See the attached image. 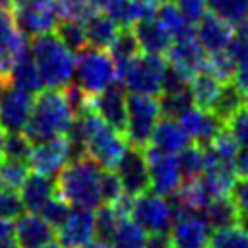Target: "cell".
Returning a JSON list of instances; mask_svg holds the SVG:
<instances>
[{"label": "cell", "instance_id": "6da1fadb", "mask_svg": "<svg viewBox=\"0 0 248 248\" xmlns=\"http://www.w3.org/2000/svg\"><path fill=\"white\" fill-rule=\"evenodd\" d=\"M103 167L89 155L70 159L56 174V194L72 207L97 209L101 200Z\"/></svg>", "mask_w": 248, "mask_h": 248}, {"label": "cell", "instance_id": "7a4b0ae2", "mask_svg": "<svg viewBox=\"0 0 248 248\" xmlns=\"http://www.w3.org/2000/svg\"><path fill=\"white\" fill-rule=\"evenodd\" d=\"M74 122L62 89H43L35 93L31 114L23 128V134L31 143H39L56 136H66Z\"/></svg>", "mask_w": 248, "mask_h": 248}, {"label": "cell", "instance_id": "3957f363", "mask_svg": "<svg viewBox=\"0 0 248 248\" xmlns=\"http://www.w3.org/2000/svg\"><path fill=\"white\" fill-rule=\"evenodd\" d=\"M29 50L45 89H62L72 81L76 56L68 46H64L56 33H43L33 37Z\"/></svg>", "mask_w": 248, "mask_h": 248}, {"label": "cell", "instance_id": "277c9868", "mask_svg": "<svg viewBox=\"0 0 248 248\" xmlns=\"http://www.w3.org/2000/svg\"><path fill=\"white\" fill-rule=\"evenodd\" d=\"M167 60L161 54H138L122 68L116 70V79L130 93L157 97L161 95L163 76H165Z\"/></svg>", "mask_w": 248, "mask_h": 248}, {"label": "cell", "instance_id": "5b68a950", "mask_svg": "<svg viewBox=\"0 0 248 248\" xmlns=\"http://www.w3.org/2000/svg\"><path fill=\"white\" fill-rule=\"evenodd\" d=\"M76 68H74V78L76 83L87 93V95H97L110 83L118 81L116 79V66L110 58V54L105 48H95V46H85L83 50L76 52Z\"/></svg>", "mask_w": 248, "mask_h": 248}, {"label": "cell", "instance_id": "8992f818", "mask_svg": "<svg viewBox=\"0 0 248 248\" xmlns=\"http://www.w3.org/2000/svg\"><path fill=\"white\" fill-rule=\"evenodd\" d=\"M161 118L159 101L149 95L130 93L126 95V128L124 138L130 147H145L153 134L157 120Z\"/></svg>", "mask_w": 248, "mask_h": 248}, {"label": "cell", "instance_id": "52a82bcc", "mask_svg": "<svg viewBox=\"0 0 248 248\" xmlns=\"http://www.w3.org/2000/svg\"><path fill=\"white\" fill-rule=\"evenodd\" d=\"M16 27L27 39L43 33H52L60 14L56 0H17L12 4Z\"/></svg>", "mask_w": 248, "mask_h": 248}, {"label": "cell", "instance_id": "ba28073f", "mask_svg": "<svg viewBox=\"0 0 248 248\" xmlns=\"http://www.w3.org/2000/svg\"><path fill=\"white\" fill-rule=\"evenodd\" d=\"M130 219H134L145 232H169L174 221L172 202L155 192H141L134 196Z\"/></svg>", "mask_w": 248, "mask_h": 248}, {"label": "cell", "instance_id": "9c48e42d", "mask_svg": "<svg viewBox=\"0 0 248 248\" xmlns=\"http://www.w3.org/2000/svg\"><path fill=\"white\" fill-rule=\"evenodd\" d=\"M174 221L169 231L172 248H207L211 227L203 217V211L174 207Z\"/></svg>", "mask_w": 248, "mask_h": 248}, {"label": "cell", "instance_id": "30bf717a", "mask_svg": "<svg viewBox=\"0 0 248 248\" xmlns=\"http://www.w3.org/2000/svg\"><path fill=\"white\" fill-rule=\"evenodd\" d=\"M74 159V149L68 136H56L39 143H33L29 153V169L45 176H56L62 167Z\"/></svg>", "mask_w": 248, "mask_h": 248}, {"label": "cell", "instance_id": "8fae6325", "mask_svg": "<svg viewBox=\"0 0 248 248\" xmlns=\"http://www.w3.org/2000/svg\"><path fill=\"white\" fill-rule=\"evenodd\" d=\"M149 174V188L165 198L174 196L182 184V174L176 163V155H167L151 147H143Z\"/></svg>", "mask_w": 248, "mask_h": 248}, {"label": "cell", "instance_id": "7c38bea8", "mask_svg": "<svg viewBox=\"0 0 248 248\" xmlns=\"http://www.w3.org/2000/svg\"><path fill=\"white\" fill-rule=\"evenodd\" d=\"M165 56H167V64H170L180 74H184L188 79H192L198 72L203 70L207 54L198 43L194 29H190L188 33H182L172 39Z\"/></svg>", "mask_w": 248, "mask_h": 248}, {"label": "cell", "instance_id": "4fadbf2b", "mask_svg": "<svg viewBox=\"0 0 248 248\" xmlns=\"http://www.w3.org/2000/svg\"><path fill=\"white\" fill-rule=\"evenodd\" d=\"M114 172L122 184L124 194L138 196V194L149 190L147 161H145V151L141 147H130L128 145L122 159L114 167Z\"/></svg>", "mask_w": 248, "mask_h": 248}, {"label": "cell", "instance_id": "5bb4252c", "mask_svg": "<svg viewBox=\"0 0 248 248\" xmlns=\"http://www.w3.org/2000/svg\"><path fill=\"white\" fill-rule=\"evenodd\" d=\"M194 33H196L198 43L205 50V54L229 50L231 43L236 37L234 25L215 16L213 12H205L203 17L194 23Z\"/></svg>", "mask_w": 248, "mask_h": 248}, {"label": "cell", "instance_id": "9a60e30c", "mask_svg": "<svg viewBox=\"0 0 248 248\" xmlns=\"http://www.w3.org/2000/svg\"><path fill=\"white\" fill-rule=\"evenodd\" d=\"M176 120L188 134L190 141L198 143L202 147H207L219 136V132L225 128V122L215 112H211L207 108H200L196 105L186 108Z\"/></svg>", "mask_w": 248, "mask_h": 248}, {"label": "cell", "instance_id": "2e32d148", "mask_svg": "<svg viewBox=\"0 0 248 248\" xmlns=\"http://www.w3.org/2000/svg\"><path fill=\"white\" fill-rule=\"evenodd\" d=\"M64 248H85L95 238V213L85 207H72L66 221L56 229Z\"/></svg>", "mask_w": 248, "mask_h": 248}, {"label": "cell", "instance_id": "e0dca14e", "mask_svg": "<svg viewBox=\"0 0 248 248\" xmlns=\"http://www.w3.org/2000/svg\"><path fill=\"white\" fill-rule=\"evenodd\" d=\"M31 107H33L31 93H25L12 85L10 89H4L0 97V128L6 134L23 132L27 118L31 114Z\"/></svg>", "mask_w": 248, "mask_h": 248}, {"label": "cell", "instance_id": "ac0fdd59", "mask_svg": "<svg viewBox=\"0 0 248 248\" xmlns=\"http://www.w3.org/2000/svg\"><path fill=\"white\" fill-rule=\"evenodd\" d=\"M91 108L114 130L124 134L126 128V89L120 81L110 83L91 97Z\"/></svg>", "mask_w": 248, "mask_h": 248}, {"label": "cell", "instance_id": "d6986e66", "mask_svg": "<svg viewBox=\"0 0 248 248\" xmlns=\"http://www.w3.org/2000/svg\"><path fill=\"white\" fill-rule=\"evenodd\" d=\"M14 236L19 248H39L46 242H52L56 229L45 221L39 213H21L14 225Z\"/></svg>", "mask_w": 248, "mask_h": 248}, {"label": "cell", "instance_id": "ffe728a7", "mask_svg": "<svg viewBox=\"0 0 248 248\" xmlns=\"http://www.w3.org/2000/svg\"><path fill=\"white\" fill-rule=\"evenodd\" d=\"M27 37L16 27L12 8L0 6V74L8 76L14 58L27 46Z\"/></svg>", "mask_w": 248, "mask_h": 248}, {"label": "cell", "instance_id": "44dd1931", "mask_svg": "<svg viewBox=\"0 0 248 248\" xmlns=\"http://www.w3.org/2000/svg\"><path fill=\"white\" fill-rule=\"evenodd\" d=\"M188 143H192V141H190L188 134L184 132V128L180 126V122L176 118L161 116L155 124L153 134L149 138V143L145 147H151V149L167 153V155H176Z\"/></svg>", "mask_w": 248, "mask_h": 248}, {"label": "cell", "instance_id": "7402d4cb", "mask_svg": "<svg viewBox=\"0 0 248 248\" xmlns=\"http://www.w3.org/2000/svg\"><path fill=\"white\" fill-rule=\"evenodd\" d=\"M136 39L140 43V48L147 54H161L165 56L170 43H172V35L165 29V25L157 19V16H145L140 21H136L132 25Z\"/></svg>", "mask_w": 248, "mask_h": 248}, {"label": "cell", "instance_id": "603a6c76", "mask_svg": "<svg viewBox=\"0 0 248 248\" xmlns=\"http://www.w3.org/2000/svg\"><path fill=\"white\" fill-rule=\"evenodd\" d=\"M54 196H56V182L52 180V176H45L39 172L29 174L19 188L23 209L29 213H41L46 202Z\"/></svg>", "mask_w": 248, "mask_h": 248}, {"label": "cell", "instance_id": "cb8c5ba5", "mask_svg": "<svg viewBox=\"0 0 248 248\" xmlns=\"http://www.w3.org/2000/svg\"><path fill=\"white\" fill-rule=\"evenodd\" d=\"M8 83L16 89H21L25 93H39L43 89L41 85V78H39V72H37V66H35V60L31 56V50H29V45L14 58L10 70H8V76H6Z\"/></svg>", "mask_w": 248, "mask_h": 248}, {"label": "cell", "instance_id": "d4e9b609", "mask_svg": "<svg viewBox=\"0 0 248 248\" xmlns=\"http://www.w3.org/2000/svg\"><path fill=\"white\" fill-rule=\"evenodd\" d=\"M83 27H85V35H87V43L89 46H95V48H108L116 31H118V25L101 10L97 8L95 12H91L85 19H83Z\"/></svg>", "mask_w": 248, "mask_h": 248}, {"label": "cell", "instance_id": "484cf974", "mask_svg": "<svg viewBox=\"0 0 248 248\" xmlns=\"http://www.w3.org/2000/svg\"><path fill=\"white\" fill-rule=\"evenodd\" d=\"M101 10L118 25V27H132L145 16H153L155 12L140 4L138 0H105Z\"/></svg>", "mask_w": 248, "mask_h": 248}, {"label": "cell", "instance_id": "4316f807", "mask_svg": "<svg viewBox=\"0 0 248 248\" xmlns=\"http://www.w3.org/2000/svg\"><path fill=\"white\" fill-rule=\"evenodd\" d=\"M221 87H223V83L217 78H213L209 72H205V70L198 72L190 79V93H192L194 105L200 108L211 110L213 103L217 101V97L221 93Z\"/></svg>", "mask_w": 248, "mask_h": 248}, {"label": "cell", "instance_id": "83f0119b", "mask_svg": "<svg viewBox=\"0 0 248 248\" xmlns=\"http://www.w3.org/2000/svg\"><path fill=\"white\" fill-rule=\"evenodd\" d=\"M203 217L207 219L211 231L223 229V227H229V225H234V223L240 221L238 211H236V205H234L231 194L211 200V202L203 207Z\"/></svg>", "mask_w": 248, "mask_h": 248}, {"label": "cell", "instance_id": "f1b7e54d", "mask_svg": "<svg viewBox=\"0 0 248 248\" xmlns=\"http://www.w3.org/2000/svg\"><path fill=\"white\" fill-rule=\"evenodd\" d=\"M140 50L141 48H140V43L136 39L134 29L132 27H118V31H116V35L108 46V54H110L116 70L122 68L126 62H130L134 56H138Z\"/></svg>", "mask_w": 248, "mask_h": 248}, {"label": "cell", "instance_id": "f546056e", "mask_svg": "<svg viewBox=\"0 0 248 248\" xmlns=\"http://www.w3.org/2000/svg\"><path fill=\"white\" fill-rule=\"evenodd\" d=\"M176 163L182 174V182L196 180L202 176L205 167V151L198 143H188L180 153H176Z\"/></svg>", "mask_w": 248, "mask_h": 248}, {"label": "cell", "instance_id": "4dcf8cb0", "mask_svg": "<svg viewBox=\"0 0 248 248\" xmlns=\"http://www.w3.org/2000/svg\"><path fill=\"white\" fill-rule=\"evenodd\" d=\"M147 232L130 217H122L112 234V248H145Z\"/></svg>", "mask_w": 248, "mask_h": 248}, {"label": "cell", "instance_id": "1f68e13d", "mask_svg": "<svg viewBox=\"0 0 248 248\" xmlns=\"http://www.w3.org/2000/svg\"><path fill=\"white\" fill-rule=\"evenodd\" d=\"M244 95L238 89V85L234 81H227L221 87V93L217 97V101L211 107V112H215L223 122H227L236 110H240L244 107Z\"/></svg>", "mask_w": 248, "mask_h": 248}, {"label": "cell", "instance_id": "d6a6232c", "mask_svg": "<svg viewBox=\"0 0 248 248\" xmlns=\"http://www.w3.org/2000/svg\"><path fill=\"white\" fill-rule=\"evenodd\" d=\"M155 16L165 25V29L172 35V39L178 37V35H182V33H188L190 29H194V25L182 16V12L176 8V4L172 0L161 2L157 6V10H155Z\"/></svg>", "mask_w": 248, "mask_h": 248}, {"label": "cell", "instance_id": "836d02e7", "mask_svg": "<svg viewBox=\"0 0 248 248\" xmlns=\"http://www.w3.org/2000/svg\"><path fill=\"white\" fill-rule=\"evenodd\" d=\"M54 31H56V37L64 43V46H68L72 52H79L85 46H89L83 21H78V19H58Z\"/></svg>", "mask_w": 248, "mask_h": 248}, {"label": "cell", "instance_id": "e575fe53", "mask_svg": "<svg viewBox=\"0 0 248 248\" xmlns=\"http://www.w3.org/2000/svg\"><path fill=\"white\" fill-rule=\"evenodd\" d=\"M209 248H248V231L238 223L215 229L209 236Z\"/></svg>", "mask_w": 248, "mask_h": 248}, {"label": "cell", "instance_id": "d590c367", "mask_svg": "<svg viewBox=\"0 0 248 248\" xmlns=\"http://www.w3.org/2000/svg\"><path fill=\"white\" fill-rule=\"evenodd\" d=\"M192 105H194V99L190 93V85L176 91H163L159 99L161 116H169V118H178Z\"/></svg>", "mask_w": 248, "mask_h": 248}, {"label": "cell", "instance_id": "8d00e7d4", "mask_svg": "<svg viewBox=\"0 0 248 248\" xmlns=\"http://www.w3.org/2000/svg\"><path fill=\"white\" fill-rule=\"evenodd\" d=\"M229 52L232 54L234 62H236V70H234V83L238 85V89L244 95V101L248 105V41L234 37V41L229 46Z\"/></svg>", "mask_w": 248, "mask_h": 248}, {"label": "cell", "instance_id": "74e56055", "mask_svg": "<svg viewBox=\"0 0 248 248\" xmlns=\"http://www.w3.org/2000/svg\"><path fill=\"white\" fill-rule=\"evenodd\" d=\"M203 70L209 72L213 78H217L221 83H227V81H232V78H234L236 62H234V58H232V54L229 50L213 52V54L205 56Z\"/></svg>", "mask_w": 248, "mask_h": 248}, {"label": "cell", "instance_id": "f35d334b", "mask_svg": "<svg viewBox=\"0 0 248 248\" xmlns=\"http://www.w3.org/2000/svg\"><path fill=\"white\" fill-rule=\"evenodd\" d=\"M27 176H29V163L27 161H17V159H2L0 161L2 186L12 188V190H19Z\"/></svg>", "mask_w": 248, "mask_h": 248}, {"label": "cell", "instance_id": "ab89813d", "mask_svg": "<svg viewBox=\"0 0 248 248\" xmlns=\"http://www.w3.org/2000/svg\"><path fill=\"white\" fill-rule=\"evenodd\" d=\"M207 10L236 25L248 14V0H207Z\"/></svg>", "mask_w": 248, "mask_h": 248}, {"label": "cell", "instance_id": "60d3db41", "mask_svg": "<svg viewBox=\"0 0 248 248\" xmlns=\"http://www.w3.org/2000/svg\"><path fill=\"white\" fill-rule=\"evenodd\" d=\"M118 221H120V217L116 215L112 205L110 203H101L97 207V211H95V238L110 242Z\"/></svg>", "mask_w": 248, "mask_h": 248}, {"label": "cell", "instance_id": "b9f144b4", "mask_svg": "<svg viewBox=\"0 0 248 248\" xmlns=\"http://www.w3.org/2000/svg\"><path fill=\"white\" fill-rule=\"evenodd\" d=\"M33 143L27 140L23 132H12L6 134L4 138V159H17V161H27L31 153Z\"/></svg>", "mask_w": 248, "mask_h": 248}, {"label": "cell", "instance_id": "7bdbcfd3", "mask_svg": "<svg viewBox=\"0 0 248 248\" xmlns=\"http://www.w3.org/2000/svg\"><path fill=\"white\" fill-rule=\"evenodd\" d=\"M225 128L234 138L238 147H248V105L246 103H244V107L240 110H236L225 122Z\"/></svg>", "mask_w": 248, "mask_h": 248}, {"label": "cell", "instance_id": "ee69618b", "mask_svg": "<svg viewBox=\"0 0 248 248\" xmlns=\"http://www.w3.org/2000/svg\"><path fill=\"white\" fill-rule=\"evenodd\" d=\"M70 209H72V205H70L68 202H64V200L56 194L54 198H50V200L46 202V205L41 209V213H39V215H43V217H45V221H46L48 225H52L54 229H58V227L66 221V217H68Z\"/></svg>", "mask_w": 248, "mask_h": 248}, {"label": "cell", "instance_id": "f6af8a7d", "mask_svg": "<svg viewBox=\"0 0 248 248\" xmlns=\"http://www.w3.org/2000/svg\"><path fill=\"white\" fill-rule=\"evenodd\" d=\"M21 213H23V203H21L17 190L2 186L0 188V217L12 221V219H17Z\"/></svg>", "mask_w": 248, "mask_h": 248}, {"label": "cell", "instance_id": "bcb514c9", "mask_svg": "<svg viewBox=\"0 0 248 248\" xmlns=\"http://www.w3.org/2000/svg\"><path fill=\"white\" fill-rule=\"evenodd\" d=\"M122 192L124 190H122V184H120L116 172L105 169L103 170V176H101V200H103V203L114 202Z\"/></svg>", "mask_w": 248, "mask_h": 248}, {"label": "cell", "instance_id": "7dc6e473", "mask_svg": "<svg viewBox=\"0 0 248 248\" xmlns=\"http://www.w3.org/2000/svg\"><path fill=\"white\" fill-rule=\"evenodd\" d=\"M231 198L236 205L240 221H248V176H244L232 184Z\"/></svg>", "mask_w": 248, "mask_h": 248}, {"label": "cell", "instance_id": "c3c4849f", "mask_svg": "<svg viewBox=\"0 0 248 248\" xmlns=\"http://www.w3.org/2000/svg\"><path fill=\"white\" fill-rule=\"evenodd\" d=\"M176 4V8L182 12V16L194 25L196 21H200L203 17V14L207 12V0H172Z\"/></svg>", "mask_w": 248, "mask_h": 248}, {"label": "cell", "instance_id": "681fc988", "mask_svg": "<svg viewBox=\"0 0 248 248\" xmlns=\"http://www.w3.org/2000/svg\"><path fill=\"white\" fill-rule=\"evenodd\" d=\"M234 172L240 178L248 176V147H238L234 157Z\"/></svg>", "mask_w": 248, "mask_h": 248}, {"label": "cell", "instance_id": "f907efd6", "mask_svg": "<svg viewBox=\"0 0 248 248\" xmlns=\"http://www.w3.org/2000/svg\"><path fill=\"white\" fill-rule=\"evenodd\" d=\"M145 248H172L169 232H151L147 236Z\"/></svg>", "mask_w": 248, "mask_h": 248}, {"label": "cell", "instance_id": "816d5d0a", "mask_svg": "<svg viewBox=\"0 0 248 248\" xmlns=\"http://www.w3.org/2000/svg\"><path fill=\"white\" fill-rule=\"evenodd\" d=\"M10 236H14V225H12V221L0 217V244L4 240H8Z\"/></svg>", "mask_w": 248, "mask_h": 248}, {"label": "cell", "instance_id": "f5cc1de1", "mask_svg": "<svg viewBox=\"0 0 248 248\" xmlns=\"http://www.w3.org/2000/svg\"><path fill=\"white\" fill-rule=\"evenodd\" d=\"M236 35L240 37V39H244V41H248V14L236 23Z\"/></svg>", "mask_w": 248, "mask_h": 248}, {"label": "cell", "instance_id": "db71d44e", "mask_svg": "<svg viewBox=\"0 0 248 248\" xmlns=\"http://www.w3.org/2000/svg\"><path fill=\"white\" fill-rule=\"evenodd\" d=\"M4 138H6V132L0 128V161L4 159Z\"/></svg>", "mask_w": 248, "mask_h": 248}, {"label": "cell", "instance_id": "11a10c76", "mask_svg": "<svg viewBox=\"0 0 248 248\" xmlns=\"http://www.w3.org/2000/svg\"><path fill=\"white\" fill-rule=\"evenodd\" d=\"M6 85H8V79H6V76H2V74H0V97H2L4 89H6Z\"/></svg>", "mask_w": 248, "mask_h": 248}, {"label": "cell", "instance_id": "9f6ffc18", "mask_svg": "<svg viewBox=\"0 0 248 248\" xmlns=\"http://www.w3.org/2000/svg\"><path fill=\"white\" fill-rule=\"evenodd\" d=\"M39 248H64V246H62L60 242H54V240H52V242H46V244H43V246H39Z\"/></svg>", "mask_w": 248, "mask_h": 248}, {"label": "cell", "instance_id": "6f0895ef", "mask_svg": "<svg viewBox=\"0 0 248 248\" xmlns=\"http://www.w3.org/2000/svg\"><path fill=\"white\" fill-rule=\"evenodd\" d=\"M0 6H6V8H12V0H0Z\"/></svg>", "mask_w": 248, "mask_h": 248}, {"label": "cell", "instance_id": "680465c9", "mask_svg": "<svg viewBox=\"0 0 248 248\" xmlns=\"http://www.w3.org/2000/svg\"><path fill=\"white\" fill-rule=\"evenodd\" d=\"M91 2H93V4H95V6H97V8H101V6H103V2H105V0H91Z\"/></svg>", "mask_w": 248, "mask_h": 248}, {"label": "cell", "instance_id": "91938a15", "mask_svg": "<svg viewBox=\"0 0 248 248\" xmlns=\"http://www.w3.org/2000/svg\"><path fill=\"white\" fill-rule=\"evenodd\" d=\"M240 225H242V227H244V229L248 231V221H240Z\"/></svg>", "mask_w": 248, "mask_h": 248}, {"label": "cell", "instance_id": "94428289", "mask_svg": "<svg viewBox=\"0 0 248 248\" xmlns=\"http://www.w3.org/2000/svg\"><path fill=\"white\" fill-rule=\"evenodd\" d=\"M0 188H2V178H0Z\"/></svg>", "mask_w": 248, "mask_h": 248}, {"label": "cell", "instance_id": "6125c7cd", "mask_svg": "<svg viewBox=\"0 0 248 248\" xmlns=\"http://www.w3.org/2000/svg\"><path fill=\"white\" fill-rule=\"evenodd\" d=\"M14 2H17V0H12V4H14Z\"/></svg>", "mask_w": 248, "mask_h": 248}]
</instances>
